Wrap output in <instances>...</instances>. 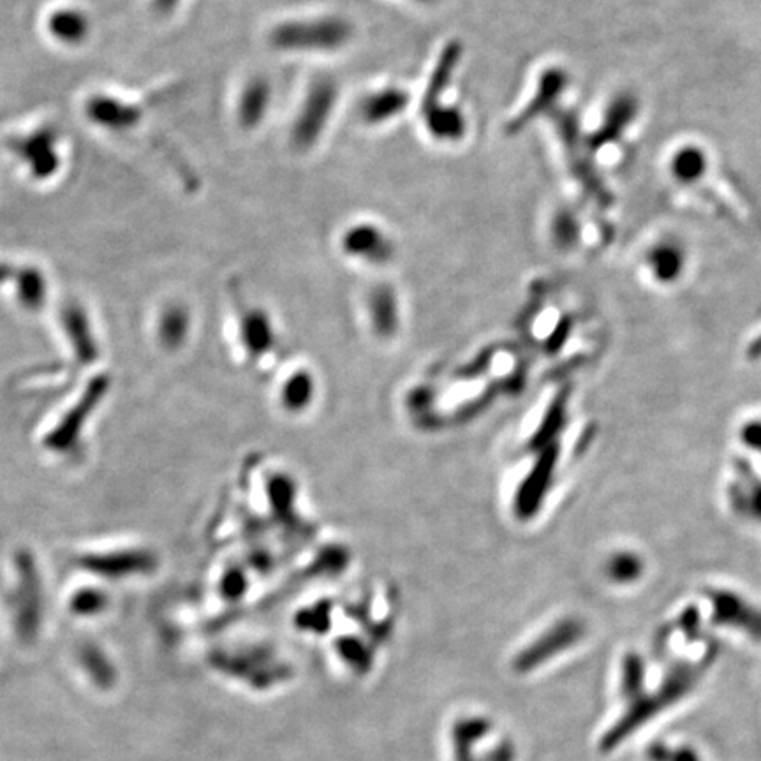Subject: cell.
I'll return each mask as SVG.
<instances>
[{
  "instance_id": "cell-1",
  "label": "cell",
  "mask_w": 761,
  "mask_h": 761,
  "mask_svg": "<svg viewBox=\"0 0 761 761\" xmlns=\"http://www.w3.org/2000/svg\"><path fill=\"white\" fill-rule=\"evenodd\" d=\"M358 27L342 13H298L277 18L266 29V46L284 57L325 59L348 52L355 45Z\"/></svg>"
},
{
  "instance_id": "cell-2",
  "label": "cell",
  "mask_w": 761,
  "mask_h": 761,
  "mask_svg": "<svg viewBox=\"0 0 761 761\" xmlns=\"http://www.w3.org/2000/svg\"><path fill=\"white\" fill-rule=\"evenodd\" d=\"M460 59V45L451 41L439 52L429 83L418 101L420 127L425 136L439 147H459L471 133L469 111L448 96Z\"/></svg>"
},
{
  "instance_id": "cell-3",
  "label": "cell",
  "mask_w": 761,
  "mask_h": 761,
  "mask_svg": "<svg viewBox=\"0 0 761 761\" xmlns=\"http://www.w3.org/2000/svg\"><path fill=\"white\" fill-rule=\"evenodd\" d=\"M342 85L332 73H314L303 85L289 117L286 141L296 156L316 152L339 115Z\"/></svg>"
},
{
  "instance_id": "cell-4",
  "label": "cell",
  "mask_w": 761,
  "mask_h": 761,
  "mask_svg": "<svg viewBox=\"0 0 761 761\" xmlns=\"http://www.w3.org/2000/svg\"><path fill=\"white\" fill-rule=\"evenodd\" d=\"M337 249L349 263L374 270L393 265L399 256L395 233L372 217H358L346 222L337 235Z\"/></svg>"
},
{
  "instance_id": "cell-5",
  "label": "cell",
  "mask_w": 761,
  "mask_h": 761,
  "mask_svg": "<svg viewBox=\"0 0 761 761\" xmlns=\"http://www.w3.org/2000/svg\"><path fill=\"white\" fill-rule=\"evenodd\" d=\"M416 96L409 85L395 80L370 85L356 97L353 115L367 131H383L409 115Z\"/></svg>"
},
{
  "instance_id": "cell-6",
  "label": "cell",
  "mask_w": 761,
  "mask_h": 761,
  "mask_svg": "<svg viewBox=\"0 0 761 761\" xmlns=\"http://www.w3.org/2000/svg\"><path fill=\"white\" fill-rule=\"evenodd\" d=\"M275 82L270 74L251 73L245 76L233 103V119L245 134L258 133L272 117L275 108Z\"/></svg>"
},
{
  "instance_id": "cell-7",
  "label": "cell",
  "mask_w": 761,
  "mask_h": 761,
  "mask_svg": "<svg viewBox=\"0 0 761 761\" xmlns=\"http://www.w3.org/2000/svg\"><path fill=\"white\" fill-rule=\"evenodd\" d=\"M59 141L57 127L41 126L32 133L11 138L8 147L25 164L32 178L46 180L59 171Z\"/></svg>"
},
{
  "instance_id": "cell-8",
  "label": "cell",
  "mask_w": 761,
  "mask_h": 761,
  "mask_svg": "<svg viewBox=\"0 0 761 761\" xmlns=\"http://www.w3.org/2000/svg\"><path fill=\"white\" fill-rule=\"evenodd\" d=\"M732 510L749 524H761V474L751 464L737 460L728 483Z\"/></svg>"
},
{
  "instance_id": "cell-9",
  "label": "cell",
  "mask_w": 761,
  "mask_h": 761,
  "mask_svg": "<svg viewBox=\"0 0 761 761\" xmlns=\"http://www.w3.org/2000/svg\"><path fill=\"white\" fill-rule=\"evenodd\" d=\"M566 83H568V78H566V73L562 69H557V67L545 69L540 78H538V85H536V90H534L531 99L506 124V131L508 133H518L527 124H531L532 120L536 119V117L545 115V111L552 110L555 103H557V97L561 96L564 89H566Z\"/></svg>"
},
{
  "instance_id": "cell-10",
  "label": "cell",
  "mask_w": 761,
  "mask_h": 761,
  "mask_svg": "<svg viewBox=\"0 0 761 761\" xmlns=\"http://www.w3.org/2000/svg\"><path fill=\"white\" fill-rule=\"evenodd\" d=\"M363 312L374 332L397 330L402 316L399 291L390 282H376L363 295Z\"/></svg>"
},
{
  "instance_id": "cell-11",
  "label": "cell",
  "mask_w": 761,
  "mask_h": 761,
  "mask_svg": "<svg viewBox=\"0 0 761 761\" xmlns=\"http://www.w3.org/2000/svg\"><path fill=\"white\" fill-rule=\"evenodd\" d=\"M237 314L240 333L249 348L258 353L274 346L275 326L270 312L259 305H249L240 298L237 303Z\"/></svg>"
},
{
  "instance_id": "cell-12",
  "label": "cell",
  "mask_w": 761,
  "mask_h": 761,
  "mask_svg": "<svg viewBox=\"0 0 761 761\" xmlns=\"http://www.w3.org/2000/svg\"><path fill=\"white\" fill-rule=\"evenodd\" d=\"M83 568L106 577H124L133 573H145L154 568V555L148 552H113V554L87 555L82 559Z\"/></svg>"
},
{
  "instance_id": "cell-13",
  "label": "cell",
  "mask_w": 761,
  "mask_h": 761,
  "mask_svg": "<svg viewBox=\"0 0 761 761\" xmlns=\"http://www.w3.org/2000/svg\"><path fill=\"white\" fill-rule=\"evenodd\" d=\"M104 390H106V379L99 377L92 385H90L89 392L83 397L76 407H74L71 413L67 414L66 418L62 420L59 425V429L53 430L46 444L52 446L55 450H64L69 444H73L78 439V432L82 429V423L87 420L92 407L96 404L97 400L103 397Z\"/></svg>"
},
{
  "instance_id": "cell-14",
  "label": "cell",
  "mask_w": 761,
  "mask_h": 761,
  "mask_svg": "<svg viewBox=\"0 0 761 761\" xmlns=\"http://www.w3.org/2000/svg\"><path fill=\"white\" fill-rule=\"evenodd\" d=\"M48 30L64 45H80L89 37L90 22L87 15L78 9H59L50 16Z\"/></svg>"
},
{
  "instance_id": "cell-15",
  "label": "cell",
  "mask_w": 761,
  "mask_h": 761,
  "mask_svg": "<svg viewBox=\"0 0 761 761\" xmlns=\"http://www.w3.org/2000/svg\"><path fill=\"white\" fill-rule=\"evenodd\" d=\"M643 573H645V561H643L642 555L631 550V548L615 550L606 557L605 564H603V575L612 584H635L638 578L643 577Z\"/></svg>"
},
{
  "instance_id": "cell-16",
  "label": "cell",
  "mask_w": 761,
  "mask_h": 761,
  "mask_svg": "<svg viewBox=\"0 0 761 761\" xmlns=\"http://www.w3.org/2000/svg\"><path fill=\"white\" fill-rule=\"evenodd\" d=\"M64 326H66L69 337H73L74 348L78 356L89 362L94 356H96V344H94V337L90 332L89 319L87 314L83 312L80 305L76 303H69L64 309Z\"/></svg>"
},
{
  "instance_id": "cell-17",
  "label": "cell",
  "mask_w": 761,
  "mask_h": 761,
  "mask_svg": "<svg viewBox=\"0 0 761 761\" xmlns=\"http://www.w3.org/2000/svg\"><path fill=\"white\" fill-rule=\"evenodd\" d=\"M649 268L656 281L670 284L679 279L684 270V252L672 242L658 244L649 254Z\"/></svg>"
},
{
  "instance_id": "cell-18",
  "label": "cell",
  "mask_w": 761,
  "mask_h": 761,
  "mask_svg": "<svg viewBox=\"0 0 761 761\" xmlns=\"http://www.w3.org/2000/svg\"><path fill=\"white\" fill-rule=\"evenodd\" d=\"M707 170V156L698 147H684L672 157L673 177L680 182H695Z\"/></svg>"
},
{
  "instance_id": "cell-19",
  "label": "cell",
  "mask_w": 761,
  "mask_h": 761,
  "mask_svg": "<svg viewBox=\"0 0 761 761\" xmlns=\"http://www.w3.org/2000/svg\"><path fill=\"white\" fill-rule=\"evenodd\" d=\"M189 312L182 305H171L166 311H164L163 318H161V340L168 348H177L182 344V340L187 335L189 330Z\"/></svg>"
},
{
  "instance_id": "cell-20",
  "label": "cell",
  "mask_w": 761,
  "mask_h": 761,
  "mask_svg": "<svg viewBox=\"0 0 761 761\" xmlns=\"http://www.w3.org/2000/svg\"><path fill=\"white\" fill-rule=\"evenodd\" d=\"M82 661L97 686L110 688L111 684L115 682V670L111 668L108 659L104 658L103 654L97 652L94 647L83 649Z\"/></svg>"
},
{
  "instance_id": "cell-21",
  "label": "cell",
  "mask_w": 761,
  "mask_h": 761,
  "mask_svg": "<svg viewBox=\"0 0 761 761\" xmlns=\"http://www.w3.org/2000/svg\"><path fill=\"white\" fill-rule=\"evenodd\" d=\"M633 117V103L629 99H621L619 103L615 104L614 108L610 110L608 119L603 124V129L598 133V143H605L606 138L614 136L619 133V129H624L628 126L629 120Z\"/></svg>"
},
{
  "instance_id": "cell-22",
  "label": "cell",
  "mask_w": 761,
  "mask_h": 761,
  "mask_svg": "<svg viewBox=\"0 0 761 761\" xmlns=\"http://www.w3.org/2000/svg\"><path fill=\"white\" fill-rule=\"evenodd\" d=\"M104 606H106V598L101 592L92 591V589L76 594L73 599V610L80 615L97 614L103 610Z\"/></svg>"
},
{
  "instance_id": "cell-23",
  "label": "cell",
  "mask_w": 761,
  "mask_h": 761,
  "mask_svg": "<svg viewBox=\"0 0 761 761\" xmlns=\"http://www.w3.org/2000/svg\"><path fill=\"white\" fill-rule=\"evenodd\" d=\"M575 233H577L575 221L566 212L561 210L559 214L555 215L554 221H552V238L561 247H568L571 242H575L573 240Z\"/></svg>"
},
{
  "instance_id": "cell-24",
  "label": "cell",
  "mask_w": 761,
  "mask_h": 761,
  "mask_svg": "<svg viewBox=\"0 0 761 761\" xmlns=\"http://www.w3.org/2000/svg\"><path fill=\"white\" fill-rule=\"evenodd\" d=\"M739 439L746 450L761 455V418H753L744 423L739 432Z\"/></svg>"
},
{
  "instance_id": "cell-25",
  "label": "cell",
  "mask_w": 761,
  "mask_h": 761,
  "mask_svg": "<svg viewBox=\"0 0 761 761\" xmlns=\"http://www.w3.org/2000/svg\"><path fill=\"white\" fill-rule=\"evenodd\" d=\"M180 0H154V9L159 16H170L178 8Z\"/></svg>"
},
{
  "instance_id": "cell-26",
  "label": "cell",
  "mask_w": 761,
  "mask_h": 761,
  "mask_svg": "<svg viewBox=\"0 0 761 761\" xmlns=\"http://www.w3.org/2000/svg\"><path fill=\"white\" fill-rule=\"evenodd\" d=\"M407 2H411L418 8H432V6H437L441 0H407Z\"/></svg>"
},
{
  "instance_id": "cell-27",
  "label": "cell",
  "mask_w": 761,
  "mask_h": 761,
  "mask_svg": "<svg viewBox=\"0 0 761 761\" xmlns=\"http://www.w3.org/2000/svg\"><path fill=\"white\" fill-rule=\"evenodd\" d=\"M749 356L761 358V335L758 339L754 340L753 344H751V348H749Z\"/></svg>"
}]
</instances>
